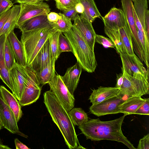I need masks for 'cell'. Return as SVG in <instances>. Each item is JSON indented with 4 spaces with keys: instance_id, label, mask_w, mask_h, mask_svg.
Returning <instances> with one entry per match:
<instances>
[{
    "instance_id": "1",
    "label": "cell",
    "mask_w": 149,
    "mask_h": 149,
    "mask_svg": "<svg viewBox=\"0 0 149 149\" xmlns=\"http://www.w3.org/2000/svg\"><path fill=\"white\" fill-rule=\"evenodd\" d=\"M108 121H102L98 118L91 119L79 126L86 139L99 141L108 140L123 143L130 149H136L123 134L121 127L125 116Z\"/></svg>"
},
{
    "instance_id": "2",
    "label": "cell",
    "mask_w": 149,
    "mask_h": 149,
    "mask_svg": "<svg viewBox=\"0 0 149 149\" xmlns=\"http://www.w3.org/2000/svg\"><path fill=\"white\" fill-rule=\"evenodd\" d=\"M44 102L53 122L61 133L70 149L83 148L79 144L74 125L68 112L50 90L43 94Z\"/></svg>"
},
{
    "instance_id": "3",
    "label": "cell",
    "mask_w": 149,
    "mask_h": 149,
    "mask_svg": "<svg viewBox=\"0 0 149 149\" xmlns=\"http://www.w3.org/2000/svg\"><path fill=\"white\" fill-rule=\"evenodd\" d=\"M63 33L69 41L72 52L82 69L89 73L94 72L97 64L94 50L91 49L73 25Z\"/></svg>"
},
{
    "instance_id": "4",
    "label": "cell",
    "mask_w": 149,
    "mask_h": 149,
    "mask_svg": "<svg viewBox=\"0 0 149 149\" xmlns=\"http://www.w3.org/2000/svg\"><path fill=\"white\" fill-rule=\"evenodd\" d=\"M56 29L54 28L22 32L21 42L24 49L26 66L31 65L45 43Z\"/></svg>"
},
{
    "instance_id": "5",
    "label": "cell",
    "mask_w": 149,
    "mask_h": 149,
    "mask_svg": "<svg viewBox=\"0 0 149 149\" xmlns=\"http://www.w3.org/2000/svg\"><path fill=\"white\" fill-rule=\"evenodd\" d=\"M123 81L120 89V93L130 97H141L149 93V74L146 75H139L131 76L124 70Z\"/></svg>"
},
{
    "instance_id": "6",
    "label": "cell",
    "mask_w": 149,
    "mask_h": 149,
    "mask_svg": "<svg viewBox=\"0 0 149 149\" xmlns=\"http://www.w3.org/2000/svg\"><path fill=\"white\" fill-rule=\"evenodd\" d=\"M25 68L27 74V80L21 99L18 101L21 106L36 102L40 96L41 90L35 71L29 66Z\"/></svg>"
},
{
    "instance_id": "7",
    "label": "cell",
    "mask_w": 149,
    "mask_h": 149,
    "mask_svg": "<svg viewBox=\"0 0 149 149\" xmlns=\"http://www.w3.org/2000/svg\"><path fill=\"white\" fill-rule=\"evenodd\" d=\"M50 90L59 100L68 112L74 106L75 99L63 82L61 75L55 74L48 83Z\"/></svg>"
},
{
    "instance_id": "8",
    "label": "cell",
    "mask_w": 149,
    "mask_h": 149,
    "mask_svg": "<svg viewBox=\"0 0 149 149\" xmlns=\"http://www.w3.org/2000/svg\"><path fill=\"white\" fill-rule=\"evenodd\" d=\"M121 93L118 95L93 104L89 108L90 112L97 116L120 113L119 106L126 99Z\"/></svg>"
},
{
    "instance_id": "9",
    "label": "cell",
    "mask_w": 149,
    "mask_h": 149,
    "mask_svg": "<svg viewBox=\"0 0 149 149\" xmlns=\"http://www.w3.org/2000/svg\"><path fill=\"white\" fill-rule=\"evenodd\" d=\"M122 10L129 27L132 39L133 49L138 57L143 55L142 48L138 38L133 11L132 0H121Z\"/></svg>"
},
{
    "instance_id": "10",
    "label": "cell",
    "mask_w": 149,
    "mask_h": 149,
    "mask_svg": "<svg viewBox=\"0 0 149 149\" xmlns=\"http://www.w3.org/2000/svg\"><path fill=\"white\" fill-rule=\"evenodd\" d=\"M21 10L16 27L18 28L24 22L33 17L47 15L50 12L49 6L40 1L33 3H20Z\"/></svg>"
},
{
    "instance_id": "11",
    "label": "cell",
    "mask_w": 149,
    "mask_h": 149,
    "mask_svg": "<svg viewBox=\"0 0 149 149\" xmlns=\"http://www.w3.org/2000/svg\"><path fill=\"white\" fill-rule=\"evenodd\" d=\"M122 61V70L131 76L149 74V68L146 70L142 61L135 53L130 55L126 53L119 54Z\"/></svg>"
},
{
    "instance_id": "12",
    "label": "cell",
    "mask_w": 149,
    "mask_h": 149,
    "mask_svg": "<svg viewBox=\"0 0 149 149\" xmlns=\"http://www.w3.org/2000/svg\"><path fill=\"white\" fill-rule=\"evenodd\" d=\"M9 74L14 89L13 94L19 101L24 90L27 80V74L25 68L16 63L9 70Z\"/></svg>"
},
{
    "instance_id": "13",
    "label": "cell",
    "mask_w": 149,
    "mask_h": 149,
    "mask_svg": "<svg viewBox=\"0 0 149 149\" xmlns=\"http://www.w3.org/2000/svg\"><path fill=\"white\" fill-rule=\"evenodd\" d=\"M0 120L3 127L11 133L27 138L26 135L19 131L17 122L13 111L1 95Z\"/></svg>"
},
{
    "instance_id": "14",
    "label": "cell",
    "mask_w": 149,
    "mask_h": 149,
    "mask_svg": "<svg viewBox=\"0 0 149 149\" xmlns=\"http://www.w3.org/2000/svg\"><path fill=\"white\" fill-rule=\"evenodd\" d=\"M74 21L73 26L91 49L94 50L96 34L92 23L78 14Z\"/></svg>"
},
{
    "instance_id": "15",
    "label": "cell",
    "mask_w": 149,
    "mask_h": 149,
    "mask_svg": "<svg viewBox=\"0 0 149 149\" xmlns=\"http://www.w3.org/2000/svg\"><path fill=\"white\" fill-rule=\"evenodd\" d=\"M102 19L104 27L113 30H118L127 23L122 10L115 7L111 8Z\"/></svg>"
},
{
    "instance_id": "16",
    "label": "cell",
    "mask_w": 149,
    "mask_h": 149,
    "mask_svg": "<svg viewBox=\"0 0 149 149\" xmlns=\"http://www.w3.org/2000/svg\"><path fill=\"white\" fill-rule=\"evenodd\" d=\"M82 70L81 67L77 62L74 65L68 68L63 76H61L63 82L72 95L74 96Z\"/></svg>"
},
{
    "instance_id": "17",
    "label": "cell",
    "mask_w": 149,
    "mask_h": 149,
    "mask_svg": "<svg viewBox=\"0 0 149 149\" xmlns=\"http://www.w3.org/2000/svg\"><path fill=\"white\" fill-rule=\"evenodd\" d=\"M47 15H40L32 17L24 22L18 28L23 32L55 28L54 24L48 20Z\"/></svg>"
},
{
    "instance_id": "18",
    "label": "cell",
    "mask_w": 149,
    "mask_h": 149,
    "mask_svg": "<svg viewBox=\"0 0 149 149\" xmlns=\"http://www.w3.org/2000/svg\"><path fill=\"white\" fill-rule=\"evenodd\" d=\"M53 57L51 54L49 39L37 53L31 65L29 66L38 71L47 65Z\"/></svg>"
},
{
    "instance_id": "19",
    "label": "cell",
    "mask_w": 149,
    "mask_h": 149,
    "mask_svg": "<svg viewBox=\"0 0 149 149\" xmlns=\"http://www.w3.org/2000/svg\"><path fill=\"white\" fill-rule=\"evenodd\" d=\"M7 39L14 55L16 63L21 66L26 67V63L23 46L21 41L18 39L14 30L8 34Z\"/></svg>"
},
{
    "instance_id": "20",
    "label": "cell",
    "mask_w": 149,
    "mask_h": 149,
    "mask_svg": "<svg viewBox=\"0 0 149 149\" xmlns=\"http://www.w3.org/2000/svg\"><path fill=\"white\" fill-rule=\"evenodd\" d=\"M120 93L119 88L115 87L100 86L92 90L89 100L92 104L98 103L104 100L116 96Z\"/></svg>"
},
{
    "instance_id": "21",
    "label": "cell",
    "mask_w": 149,
    "mask_h": 149,
    "mask_svg": "<svg viewBox=\"0 0 149 149\" xmlns=\"http://www.w3.org/2000/svg\"><path fill=\"white\" fill-rule=\"evenodd\" d=\"M0 95L13 111L17 122L22 115L21 106L14 95L4 86H0Z\"/></svg>"
},
{
    "instance_id": "22",
    "label": "cell",
    "mask_w": 149,
    "mask_h": 149,
    "mask_svg": "<svg viewBox=\"0 0 149 149\" xmlns=\"http://www.w3.org/2000/svg\"><path fill=\"white\" fill-rule=\"evenodd\" d=\"M6 35L3 34L0 35V78L12 91L14 89L9 74V70L7 67L4 57V47Z\"/></svg>"
},
{
    "instance_id": "23",
    "label": "cell",
    "mask_w": 149,
    "mask_h": 149,
    "mask_svg": "<svg viewBox=\"0 0 149 149\" xmlns=\"http://www.w3.org/2000/svg\"><path fill=\"white\" fill-rule=\"evenodd\" d=\"M146 99L139 96L129 97L119 106L120 113L126 115L134 114L137 109L145 102Z\"/></svg>"
},
{
    "instance_id": "24",
    "label": "cell",
    "mask_w": 149,
    "mask_h": 149,
    "mask_svg": "<svg viewBox=\"0 0 149 149\" xmlns=\"http://www.w3.org/2000/svg\"><path fill=\"white\" fill-rule=\"evenodd\" d=\"M84 7L81 15L92 23L97 18L102 19V17L98 10L94 0H79Z\"/></svg>"
},
{
    "instance_id": "25",
    "label": "cell",
    "mask_w": 149,
    "mask_h": 149,
    "mask_svg": "<svg viewBox=\"0 0 149 149\" xmlns=\"http://www.w3.org/2000/svg\"><path fill=\"white\" fill-rule=\"evenodd\" d=\"M52 57L50 62L45 66L38 71L35 72L40 84H48L52 79L55 73V62Z\"/></svg>"
},
{
    "instance_id": "26",
    "label": "cell",
    "mask_w": 149,
    "mask_h": 149,
    "mask_svg": "<svg viewBox=\"0 0 149 149\" xmlns=\"http://www.w3.org/2000/svg\"><path fill=\"white\" fill-rule=\"evenodd\" d=\"M10 15L5 23L0 35L6 34L7 36L16 27L17 22L20 14L21 7L20 5H15L11 8Z\"/></svg>"
},
{
    "instance_id": "27",
    "label": "cell",
    "mask_w": 149,
    "mask_h": 149,
    "mask_svg": "<svg viewBox=\"0 0 149 149\" xmlns=\"http://www.w3.org/2000/svg\"><path fill=\"white\" fill-rule=\"evenodd\" d=\"M121 36L124 53L131 55L134 54L131 32L129 26L127 24L118 29Z\"/></svg>"
},
{
    "instance_id": "28",
    "label": "cell",
    "mask_w": 149,
    "mask_h": 149,
    "mask_svg": "<svg viewBox=\"0 0 149 149\" xmlns=\"http://www.w3.org/2000/svg\"><path fill=\"white\" fill-rule=\"evenodd\" d=\"M68 113L74 125L80 126L88 120L87 114L81 108H73Z\"/></svg>"
},
{
    "instance_id": "29",
    "label": "cell",
    "mask_w": 149,
    "mask_h": 149,
    "mask_svg": "<svg viewBox=\"0 0 149 149\" xmlns=\"http://www.w3.org/2000/svg\"><path fill=\"white\" fill-rule=\"evenodd\" d=\"M104 31L105 34L113 43L117 52L119 54L124 53L121 38L118 30L111 29L104 27Z\"/></svg>"
},
{
    "instance_id": "30",
    "label": "cell",
    "mask_w": 149,
    "mask_h": 149,
    "mask_svg": "<svg viewBox=\"0 0 149 149\" xmlns=\"http://www.w3.org/2000/svg\"><path fill=\"white\" fill-rule=\"evenodd\" d=\"M134 10L141 25L144 27L145 15L148 10L147 0H135L134 1Z\"/></svg>"
},
{
    "instance_id": "31",
    "label": "cell",
    "mask_w": 149,
    "mask_h": 149,
    "mask_svg": "<svg viewBox=\"0 0 149 149\" xmlns=\"http://www.w3.org/2000/svg\"><path fill=\"white\" fill-rule=\"evenodd\" d=\"M61 32L57 29L53 32L49 38L52 56L56 61L59 57L58 54V40Z\"/></svg>"
},
{
    "instance_id": "32",
    "label": "cell",
    "mask_w": 149,
    "mask_h": 149,
    "mask_svg": "<svg viewBox=\"0 0 149 149\" xmlns=\"http://www.w3.org/2000/svg\"><path fill=\"white\" fill-rule=\"evenodd\" d=\"M4 57L6 65L9 70L16 63L14 53L6 38L4 47Z\"/></svg>"
},
{
    "instance_id": "33",
    "label": "cell",
    "mask_w": 149,
    "mask_h": 149,
    "mask_svg": "<svg viewBox=\"0 0 149 149\" xmlns=\"http://www.w3.org/2000/svg\"><path fill=\"white\" fill-rule=\"evenodd\" d=\"M60 17L53 23L54 27L62 33L68 31L72 26L71 20L65 16L62 13H58Z\"/></svg>"
},
{
    "instance_id": "34",
    "label": "cell",
    "mask_w": 149,
    "mask_h": 149,
    "mask_svg": "<svg viewBox=\"0 0 149 149\" xmlns=\"http://www.w3.org/2000/svg\"><path fill=\"white\" fill-rule=\"evenodd\" d=\"M61 32L58 40V54L59 56L62 52H72V49L67 38Z\"/></svg>"
},
{
    "instance_id": "35",
    "label": "cell",
    "mask_w": 149,
    "mask_h": 149,
    "mask_svg": "<svg viewBox=\"0 0 149 149\" xmlns=\"http://www.w3.org/2000/svg\"><path fill=\"white\" fill-rule=\"evenodd\" d=\"M56 8L61 11L74 7L79 0H55Z\"/></svg>"
},
{
    "instance_id": "36",
    "label": "cell",
    "mask_w": 149,
    "mask_h": 149,
    "mask_svg": "<svg viewBox=\"0 0 149 149\" xmlns=\"http://www.w3.org/2000/svg\"><path fill=\"white\" fill-rule=\"evenodd\" d=\"M95 41L102 45L105 48H114L115 47L113 43L110 39L101 35L96 34Z\"/></svg>"
},
{
    "instance_id": "37",
    "label": "cell",
    "mask_w": 149,
    "mask_h": 149,
    "mask_svg": "<svg viewBox=\"0 0 149 149\" xmlns=\"http://www.w3.org/2000/svg\"><path fill=\"white\" fill-rule=\"evenodd\" d=\"M134 114L149 115V98H146L145 102L137 109Z\"/></svg>"
},
{
    "instance_id": "38",
    "label": "cell",
    "mask_w": 149,
    "mask_h": 149,
    "mask_svg": "<svg viewBox=\"0 0 149 149\" xmlns=\"http://www.w3.org/2000/svg\"><path fill=\"white\" fill-rule=\"evenodd\" d=\"M13 6L11 0H0V16Z\"/></svg>"
},
{
    "instance_id": "39",
    "label": "cell",
    "mask_w": 149,
    "mask_h": 149,
    "mask_svg": "<svg viewBox=\"0 0 149 149\" xmlns=\"http://www.w3.org/2000/svg\"><path fill=\"white\" fill-rule=\"evenodd\" d=\"M138 149H149V134L141 139L137 146Z\"/></svg>"
},
{
    "instance_id": "40",
    "label": "cell",
    "mask_w": 149,
    "mask_h": 149,
    "mask_svg": "<svg viewBox=\"0 0 149 149\" xmlns=\"http://www.w3.org/2000/svg\"><path fill=\"white\" fill-rule=\"evenodd\" d=\"M63 14L71 20H74L78 14L75 7L62 11Z\"/></svg>"
},
{
    "instance_id": "41",
    "label": "cell",
    "mask_w": 149,
    "mask_h": 149,
    "mask_svg": "<svg viewBox=\"0 0 149 149\" xmlns=\"http://www.w3.org/2000/svg\"><path fill=\"white\" fill-rule=\"evenodd\" d=\"M11 10L10 8L0 16V33L10 15Z\"/></svg>"
},
{
    "instance_id": "42",
    "label": "cell",
    "mask_w": 149,
    "mask_h": 149,
    "mask_svg": "<svg viewBox=\"0 0 149 149\" xmlns=\"http://www.w3.org/2000/svg\"><path fill=\"white\" fill-rule=\"evenodd\" d=\"M60 17V16L58 13L53 12L49 13L47 15L48 20L52 23L55 22Z\"/></svg>"
},
{
    "instance_id": "43",
    "label": "cell",
    "mask_w": 149,
    "mask_h": 149,
    "mask_svg": "<svg viewBox=\"0 0 149 149\" xmlns=\"http://www.w3.org/2000/svg\"><path fill=\"white\" fill-rule=\"evenodd\" d=\"M144 27L146 32L149 35V11L148 9L147 10L145 15Z\"/></svg>"
},
{
    "instance_id": "44",
    "label": "cell",
    "mask_w": 149,
    "mask_h": 149,
    "mask_svg": "<svg viewBox=\"0 0 149 149\" xmlns=\"http://www.w3.org/2000/svg\"><path fill=\"white\" fill-rule=\"evenodd\" d=\"M15 145L16 149H29L26 145L20 142L17 138L14 140Z\"/></svg>"
},
{
    "instance_id": "45",
    "label": "cell",
    "mask_w": 149,
    "mask_h": 149,
    "mask_svg": "<svg viewBox=\"0 0 149 149\" xmlns=\"http://www.w3.org/2000/svg\"><path fill=\"white\" fill-rule=\"evenodd\" d=\"M123 73L117 74L116 83V87L120 89L123 81Z\"/></svg>"
},
{
    "instance_id": "46",
    "label": "cell",
    "mask_w": 149,
    "mask_h": 149,
    "mask_svg": "<svg viewBox=\"0 0 149 149\" xmlns=\"http://www.w3.org/2000/svg\"><path fill=\"white\" fill-rule=\"evenodd\" d=\"M48 0H15L17 3H36L43 1H47Z\"/></svg>"
},
{
    "instance_id": "47",
    "label": "cell",
    "mask_w": 149,
    "mask_h": 149,
    "mask_svg": "<svg viewBox=\"0 0 149 149\" xmlns=\"http://www.w3.org/2000/svg\"><path fill=\"white\" fill-rule=\"evenodd\" d=\"M75 9L78 13H83L84 11V7L80 2L78 3L75 6Z\"/></svg>"
},
{
    "instance_id": "48",
    "label": "cell",
    "mask_w": 149,
    "mask_h": 149,
    "mask_svg": "<svg viewBox=\"0 0 149 149\" xmlns=\"http://www.w3.org/2000/svg\"><path fill=\"white\" fill-rule=\"evenodd\" d=\"M11 149L8 146L4 145L1 143H0V149Z\"/></svg>"
},
{
    "instance_id": "49",
    "label": "cell",
    "mask_w": 149,
    "mask_h": 149,
    "mask_svg": "<svg viewBox=\"0 0 149 149\" xmlns=\"http://www.w3.org/2000/svg\"><path fill=\"white\" fill-rule=\"evenodd\" d=\"M2 127H3V126L0 120V130L2 128Z\"/></svg>"
},
{
    "instance_id": "50",
    "label": "cell",
    "mask_w": 149,
    "mask_h": 149,
    "mask_svg": "<svg viewBox=\"0 0 149 149\" xmlns=\"http://www.w3.org/2000/svg\"><path fill=\"white\" fill-rule=\"evenodd\" d=\"M133 1H134L135 0H132Z\"/></svg>"
}]
</instances>
